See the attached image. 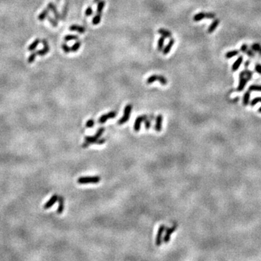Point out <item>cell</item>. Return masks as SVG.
I'll return each instance as SVG.
<instances>
[{"mask_svg": "<svg viewBox=\"0 0 261 261\" xmlns=\"http://www.w3.org/2000/svg\"><path fill=\"white\" fill-rule=\"evenodd\" d=\"M252 75H253V73L247 69L243 70L239 73V82L237 87L238 92H242L244 90L247 82L252 78Z\"/></svg>", "mask_w": 261, "mask_h": 261, "instance_id": "6da1fadb", "label": "cell"}, {"mask_svg": "<svg viewBox=\"0 0 261 261\" xmlns=\"http://www.w3.org/2000/svg\"><path fill=\"white\" fill-rule=\"evenodd\" d=\"M105 130V128L104 127H101L97 130L96 134L94 136H88L84 138V142L82 145L83 148H86L92 144H96V141L101 137L102 135L103 132Z\"/></svg>", "mask_w": 261, "mask_h": 261, "instance_id": "7a4b0ae2", "label": "cell"}, {"mask_svg": "<svg viewBox=\"0 0 261 261\" xmlns=\"http://www.w3.org/2000/svg\"><path fill=\"white\" fill-rule=\"evenodd\" d=\"M101 178L100 176H83L78 178L77 182L79 184H86V183H97L100 181Z\"/></svg>", "mask_w": 261, "mask_h": 261, "instance_id": "3957f363", "label": "cell"}, {"mask_svg": "<svg viewBox=\"0 0 261 261\" xmlns=\"http://www.w3.org/2000/svg\"><path fill=\"white\" fill-rule=\"evenodd\" d=\"M132 110V104H128L125 107L124 109V112H123V115L120 119L118 121V125H123L124 123H126L130 118V112Z\"/></svg>", "mask_w": 261, "mask_h": 261, "instance_id": "277c9868", "label": "cell"}, {"mask_svg": "<svg viewBox=\"0 0 261 261\" xmlns=\"http://www.w3.org/2000/svg\"><path fill=\"white\" fill-rule=\"evenodd\" d=\"M157 81H158L162 85H166L168 84V81H167L166 78L164 76H160V75H152V76H149L147 80V84H151Z\"/></svg>", "mask_w": 261, "mask_h": 261, "instance_id": "5b68a950", "label": "cell"}, {"mask_svg": "<svg viewBox=\"0 0 261 261\" xmlns=\"http://www.w3.org/2000/svg\"><path fill=\"white\" fill-rule=\"evenodd\" d=\"M215 14L213 13H205L204 12H201V13H197V14H196L193 17V20L195 22H198L200 21V20H203V19L207 18V19H215Z\"/></svg>", "mask_w": 261, "mask_h": 261, "instance_id": "8992f818", "label": "cell"}, {"mask_svg": "<svg viewBox=\"0 0 261 261\" xmlns=\"http://www.w3.org/2000/svg\"><path fill=\"white\" fill-rule=\"evenodd\" d=\"M165 225H161L158 228L157 231V235H156V239H155V244L156 246L159 247L162 244L163 242V233L165 232Z\"/></svg>", "mask_w": 261, "mask_h": 261, "instance_id": "52a82bcc", "label": "cell"}, {"mask_svg": "<svg viewBox=\"0 0 261 261\" xmlns=\"http://www.w3.org/2000/svg\"><path fill=\"white\" fill-rule=\"evenodd\" d=\"M177 227H178L177 224H173L172 226L170 227V228H168V229H167L166 232H165V236H164V238H163V241H164V242L165 243L169 242L170 239H171V234H172L173 233V232H175L176 229H177Z\"/></svg>", "mask_w": 261, "mask_h": 261, "instance_id": "ba28073f", "label": "cell"}, {"mask_svg": "<svg viewBox=\"0 0 261 261\" xmlns=\"http://www.w3.org/2000/svg\"><path fill=\"white\" fill-rule=\"evenodd\" d=\"M147 118H148L147 115H140V116H139L138 118L136 119L135 122H134V129L135 131H137V132L139 131L140 129H141V123H143V122H145V120Z\"/></svg>", "mask_w": 261, "mask_h": 261, "instance_id": "9c48e42d", "label": "cell"}, {"mask_svg": "<svg viewBox=\"0 0 261 261\" xmlns=\"http://www.w3.org/2000/svg\"><path fill=\"white\" fill-rule=\"evenodd\" d=\"M117 112L115 111H111V112H108L107 114H104V115H102L99 120H98V123H101V124H103V123H106L107 120L109 119H112V118H114L115 116H116Z\"/></svg>", "mask_w": 261, "mask_h": 261, "instance_id": "30bf717a", "label": "cell"}, {"mask_svg": "<svg viewBox=\"0 0 261 261\" xmlns=\"http://www.w3.org/2000/svg\"><path fill=\"white\" fill-rule=\"evenodd\" d=\"M41 43H43V48L42 49V50H38V51H36V54H37V55H40V56H44V55L47 54V53L49 52V51H50V47H49L48 42H47V41L45 40V39H43V40L41 41Z\"/></svg>", "mask_w": 261, "mask_h": 261, "instance_id": "8fae6325", "label": "cell"}, {"mask_svg": "<svg viewBox=\"0 0 261 261\" xmlns=\"http://www.w3.org/2000/svg\"><path fill=\"white\" fill-rule=\"evenodd\" d=\"M58 198H59V196L57 195V194H54V195L52 196L51 198L44 204V205H43V209L47 210V209H50V207H52L54 204L56 203L57 201H58Z\"/></svg>", "mask_w": 261, "mask_h": 261, "instance_id": "7c38bea8", "label": "cell"}, {"mask_svg": "<svg viewBox=\"0 0 261 261\" xmlns=\"http://www.w3.org/2000/svg\"><path fill=\"white\" fill-rule=\"evenodd\" d=\"M240 51L247 54V56L250 57V58H254L255 57V52H254L253 50L249 48L247 44H245V43H243L242 45L241 46Z\"/></svg>", "mask_w": 261, "mask_h": 261, "instance_id": "4fadbf2b", "label": "cell"}, {"mask_svg": "<svg viewBox=\"0 0 261 261\" xmlns=\"http://www.w3.org/2000/svg\"><path fill=\"white\" fill-rule=\"evenodd\" d=\"M47 8H48L50 10H51L53 14H54V17L56 18V20H60V19H61V15H60V13H58V9H57V7L55 6V5H54V3H52V2H50V3L48 4V5H47Z\"/></svg>", "mask_w": 261, "mask_h": 261, "instance_id": "5bb4252c", "label": "cell"}, {"mask_svg": "<svg viewBox=\"0 0 261 261\" xmlns=\"http://www.w3.org/2000/svg\"><path fill=\"white\" fill-rule=\"evenodd\" d=\"M163 118L162 115H158L155 120V130L157 132H160L162 130V124H163Z\"/></svg>", "mask_w": 261, "mask_h": 261, "instance_id": "9a60e30c", "label": "cell"}, {"mask_svg": "<svg viewBox=\"0 0 261 261\" xmlns=\"http://www.w3.org/2000/svg\"><path fill=\"white\" fill-rule=\"evenodd\" d=\"M242 62H243V57L239 56V58L236 59V60L234 62L233 65H232V71H234V72L236 71V70L239 68V67L241 66Z\"/></svg>", "mask_w": 261, "mask_h": 261, "instance_id": "2e32d148", "label": "cell"}, {"mask_svg": "<svg viewBox=\"0 0 261 261\" xmlns=\"http://www.w3.org/2000/svg\"><path fill=\"white\" fill-rule=\"evenodd\" d=\"M58 202H59V205H58L57 213H58V214H61V213L64 211V208H65V199H64V198L62 197L59 196Z\"/></svg>", "mask_w": 261, "mask_h": 261, "instance_id": "e0dca14e", "label": "cell"}, {"mask_svg": "<svg viewBox=\"0 0 261 261\" xmlns=\"http://www.w3.org/2000/svg\"><path fill=\"white\" fill-rule=\"evenodd\" d=\"M220 23V20L218 19H215L213 21L211 24L210 25V26L208 27V29H207V32L209 33H212L213 32H214L215 31V29L217 28V27L218 26Z\"/></svg>", "mask_w": 261, "mask_h": 261, "instance_id": "ac0fdd59", "label": "cell"}, {"mask_svg": "<svg viewBox=\"0 0 261 261\" xmlns=\"http://www.w3.org/2000/svg\"><path fill=\"white\" fill-rule=\"evenodd\" d=\"M174 43H175V40L173 39H171V40H170V41L168 42V44L166 45V47H165V48L163 49V54H168V53L170 52V51H171V48H172V47H173V45L174 44Z\"/></svg>", "mask_w": 261, "mask_h": 261, "instance_id": "d6986e66", "label": "cell"}, {"mask_svg": "<svg viewBox=\"0 0 261 261\" xmlns=\"http://www.w3.org/2000/svg\"><path fill=\"white\" fill-rule=\"evenodd\" d=\"M69 30L72 31H77L78 33H83L86 31V29L84 27L80 26V25H70V28H69Z\"/></svg>", "mask_w": 261, "mask_h": 261, "instance_id": "ffe728a7", "label": "cell"}, {"mask_svg": "<svg viewBox=\"0 0 261 261\" xmlns=\"http://www.w3.org/2000/svg\"><path fill=\"white\" fill-rule=\"evenodd\" d=\"M49 11H50V9L48 8L43 9L41 13L39 15V16H38V20H40V21H43L44 19L47 18V17L49 15Z\"/></svg>", "mask_w": 261, "mask_h": 261, "instance_id": "44dd1931", "label": "cell"}, {"mask_svg": "<svg viewBox=\"0 0 261 261\" xmlns=\"http://www.w3.org/2000/svg\"><path fill=\"white\" fill-rule=\"evenodd\" d=\"M239 53V50H232V51H229L228 52L226 53L225 58L226 59H231V58H234V57L238 55Z\"/></svg>", "mask_w": 261, "mask_h": 261, "instance_id": "7402d4cb", "label": "cell"}, {"mask_svg": "<svg viewBox=\"0 0 261 261\" xmlns=\"http://www.w3.org/2000/svg\"><path fill=\"white\" fill-rule=\"evenodd\" d=\"M250 91H247L244 93V96H243V104L244 105L247 106L250 103Z\"/></svg>", "mask_w": 261, "mask_h": 261, "instance_id": "603a6c76", "label": "cell"}, {"mask_svg": "<svg viewBox=\"0 0 261 261\" xmlns=\"http://www.w3.org/2000/svg\"><path fill=\"white\" fill-rule=\"evenodd\" d=\"M158 33L162 35V36H164L165 38H171V35H172L170 31H167V30L164 29V28H160L158 30Z\"/></svg>", "mask_w": 261, "mask_h": 261, "instance_id": "cb8c5ba5", "label": "cell"}, {"mask_svg": "<svg viewBox=\"0 0 261 261\" xmlns=\"http://www.w3.org/2000/svg\"><path fill=\"white\" fill-rule=\"evenodd\" d=\"M40 42H41V41L39 40V39H35V40L33 41V43H31V45L28 47V50H29V51H33V50H35V49L37 47V46L39 45V43H40Z\"/></svg>", "mask_w": 261, "mask_h": 261, "instance_id": "d4e9b609", "label": "cell"}, {"mask_svg": "<svg viewBox=\"0 0 261 261\" xmlns=\"http://www.w3.org/2000/svg\"><path fill=\"white\" fill-rule=\"evenodd\" d=\"M251 48H252V50H253L255 52L258 53V54H259L260 55H261V45L260 44H259V43H253L252 46H251Z\"/></svg>", "mask_w": 261, "mask_h": 261, "instance_id": "484cf974", "label": "cell"}, {"mask_svg": "<svg viewBox=\"0 0 261 261\" xmlns=\"http://www.w3.org/2000/svg\"><path fill=\"white\" fill-rule=\"evenodd\" d=\"M105 5V2L104 1H100L97 3V7H96V13L97 14H102V9Z\"/></svg>", "mask_w": 261, "mask_h": 261, "instance_id": "4316f807", "label": "cell"}, {"mask_svg": "<svg viewBox=\"0 0 261 261\" xmlns=\"http://www.w3.org/2000/svg\"><path fill=\"white\" fill-rule=\"evenodd\" d=\"M164 41H165V37L164 36H161L159 39L158 42H157V50L158 51H162L163 48V45H164Z\"/></svg>", "mask_w": 261, "mask_h": 261, "instance_id": "83f0119b", "label": "cell"}, {"mask_svg": "<svg viewBox=\"0 0 261 261\" xmlns=\"http://www.w3.org/2000/svg\"><path fill=\"white\" fill-rule=\"evenodd\" d=\"M101 17L102 14H96V15L94 16V17H93L92 23H93L94 25H98V24L100 23V21H101Z\"/></svg>", "mask_w": 261, "mask_h": 261, "instance_id": "f1b7e54d", "label": "cell"}, {"mask_svg": "<svg viewBox=\"0 0 261 261\" xmlns=\"http://www.w3.org/2000/svg\"><path fill=\"white\" fill-rule=\"evenodd\" d=\"M249 91H257V92H261V85H252L249 87Z\"/></svg>", "mask_w": 261, "mask_h": 261, "instance_id": "f546056e", "label": "cell"}, {"mask_svg": "<svg viewBox=\"0 0 261 261\" xmlns=\"http://www.w3.org/2000/svg\"><path fill=\"white\" fill-rule=\"evenodd\" d=\"M78 39V37L76 35H66L64 38L65 41H72V40H77Z\"/></svg>", "mask_w": 261, "mask_h": 261, "instance_id": "4dcf8cb0", "label": "cell"}, {"mask_svg": "<svg viewBox=\"0 0 261 261\" xmlns=\"http://www.w3.org/2000/svg\"><path fill=\"white\" fill-rule=\"evenodd\" d=\"M80 47H81V42L76 41V43H75L74 44H73L71 47H70V49H71L72 52H76V51H78V49L80 48Z\"/></svg>", "mask_w": 261, "mask_h": 261, "instance_id": "1f68e13d", "label": "cell"}, {"mask_svg": "<svg viewBox=\"0 0 261 261\" xmlns=\"http://www.w3.org/2000/svg\"><path fill=\"white\" fill-rule=\"evenodd\" d=\"M36 55H37L36 52L31 53V55H30V56L28 57V63H32V62H34V60H36Z\"/></svg>", "mask_w": 261, "mask_h": 261, "instance_id": "d6a6232c", "label": "cell"}, {"mask_svg": "<svg viewBox=\"0 0 261 261\" xmlns=\"http://www.w3.org/2000/svg\"><path fill=\"white\" fill-rule=\"evenodd\" d=\"M47 19H48L49 22H50L51 25L54 27H57L58 25V20H54L53 19L52 17H51L50 16H47Z\"/></svg>", "mask_w": 261, "mask_h": 261, "instance_id": "836d02e7", "label": "cell"}, {"mask_svg": "<svg viewBox=\"0 0 261 261\" xmlns=\"http://www.w3.org/2000/svg\"><path fill=\"white\" fill-rule=\"evenodd\" d=\"M67 13H68V5L67 4H65V6H64V7H63V9H62V15H61V19H62V20H65V17H66V15H67Z\"/></svg>", "mask_w": 261, "mask_h": 261, "instance_id": "e575fe53", "label": "cell"}, {"mask_svg": "<svg viewBox=\"0 0 261 261\" xmlns=\"http://www.w3.org/2000/svg\"><path fill=\"white\" fill-rule=\"evenodd\" d=\"M94 125H95L94 120L90 119V120H87L86 123V127L89 128H91L93 127Z\"/></svg>", "mask_w": 261, "mask_h": 261, "instance_id": "d590c367", "label": "cell"}, {"mask_svg": "<svg viewBox=\"0 0 261 261\" xmlns=\"http://www.w3.org/2000/svg\"><path fill=\"white\" fill-rule=\"evenodd\" d=\"M258 102H261V97H255V99H253V100L251 101L250 105L253 107V106H255Z\"/></svg>", "mask_w": 261, "mask_h": 261, "instance_id": "8d00e7d4", "label": "cell"}, {"mask_svg": "<svg viewBox=\"0 0 261 261\" xmlns=\"http://www.w3.org/2000/svg\"><path fill=\"white\" fill-rule=\"evenodd\" d=\"M151 124H152V120H149V118H147L146 120H145V128L146 129H149L151 127Z\"/></svg>", "mask_w": 261, "mask_h": 261, "instance_id": "74e56055", "label": "cell"}, {"mask_svg": "<svg viewBox=\"0 0 261 261\" xmlns=\"http://www.w3.org/2000/svg\"><path fill=\"white\" fill-rule=\"evenodd\" d=\"M62 49L63 50V51L65 52V53H69L70 51H71V49L70 48L68 45H67L66 43H63L62 45Z\"/></svg>", "mask_w": 261, "mask_h": 261, "instance_id": "f35d334b", "label": "cell"}, {"mask_svg": "<svg viewBox=\"0 0 261 261\" xmlns=\"http://www.w3.org/2000/svg\"><path fill=\"white\" fill-rule=\"evenodd\" d=\"M93 14V10H92V8L91 7H87V9H86L85 11V15L86 16H90Z\"/></svg>", "mask_w": 261, "mask_h": 261, "instance_id": "ab89813d", "label": "cell"}, {"mask_svg": "<svg viewBox=\"0 0 261 261\" xmlns=\"http://www.w3.org/2000/svg\"><path fill=\"white\" fill-rule=\"evenodd\" d=\"M255 70L257 73H259L260 75H261V65L260 64L258 63L255 65Z\"/></svg>", "mask_w": 261, "mask_h": 261, "instance_id": "60d3db41", "label": "cell"}, {"mask_svg": "<svg viewBox=\"0 0 261 261\" xmlns=\"http://www.w3.org/2000/svg\"><path fill=\"white\" fill-rule=\"evenodd\" d=\"M250 61H247V62H245V65H245V67H246V68H247V67H248V66H249V65H250Z\"/></svg>", "mask_w": 261, "mask_h": 261, "instance_id": "b9f144b4", "label": "cell"}, {"mask_svg": "<svg viewBox=\"0 0 261 261\" xmlns=\"http://www.w3.org/2000/svg\"><path fill=\"white\" fill-rule=\"evenodd\" d=\"M258 112H260V113H261V107H259V109H258Z\"/></svg>", "mask_w": 261, "mask_h": 261, "instance_id": "7bdbcfd3", "label": "cell"}, {"mask_svg": "<svg viewBox=\"0 0 261 261\" xmlns=\"http://www.w3.org/2000/svg\"><path fill=\"white\" fill-rule=\"evenodd\" d=\"M99 2H100V0H94V2H96H96L98 3Z\"/></svg>", "mask_w": 261, "mask_h": 261, "instance_id": "ee69618b", "label": "cell"}]
</instances>
